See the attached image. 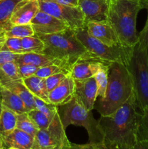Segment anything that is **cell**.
<instances>
[{"instance_id":"6da1fadb","label":"cell","mask_w":148,"mask_h":149,"mask_svg":"<svg viewBox=\"0 0 148 149\" xmlns=\"http://www.w3.org/2000/svg\"><path fill=\"white\" fill-rule=\"evenodd\" d=\"M134 93L112 114L101 116L98 120L103 142L110 149L130 148L138 141L140 113L137 111Z\"/></svg>"},{"instance_id":"7a4b0ae2","label":"cell","mask_w":148,"mask_h":149,"mask_svg":"<svg viewBox=\"0 0 148 149\" xmlns=\"http://www.w3.org/2000/svg\"><path fill=\"white\" fill-rule=\"evenodd\" d=\"M142 9L148 5L142 0H110L107 21L121 45L133 47L138 43L136 17Z\"/></svg>"},{"instance_id":"3957f363","label":"cell","mask_w":148,"mask_h":149,"mask_svg":"<svg viewBox=\"0 0 148 149\" xmlns=\"http://www.w3.org/2000/svg\"><path fill=\"white\" fill-rule=\"evenodd\" d=\"M133 93V83L126 65L117 63H110L105 97L97 99L94 109L101 116H108L124 104Z\"/></svg>"},{"instance_id":"277c9868","label":"cell","mask_w":148,"mask_h":149,"mask_svg":"<svg viewBox=\"0 0 148 149\" xmlns=\"http://www.w3.org/2000/svg\"><path fill=\"white\" fill-rule=\"evenodd\" d=\"M36 36L44 42L43 53L62 60L68 63L70 69L79 60L94 58L78 40L75 31L71 29L54 34Z\"/></svg>"},{"instance_id":"5b68a950","label":"cell","mask_w":148,"mask_h":149,"mask_svg":"<svg viewBox=\"0 0 148 149\" xmlns=\"http://www.w3.org/2000/svg\"><path fill=\"white\" fill-rule=\"evenodd\" d=\"M130 74L137 107L142 111L148 106V47L136 44L126 65Z\"/></svg>"},{"instance_id":"8992f818","label":"cell","mask_w":148,"mask_h":149,"mask_svg":"<svg viewBox=\"0 0 148 149\" xmlns=\"http://www.w3.org/2000/svg\"><path fill=\"white\" fill-rule=\"evenodd\" d=\"M59 117L65 130L69 125L84 127L89 135L91 143L103 142V135L98 120L93 116L92 111H88L78 103L74 97L70 103L58 106Z\"/></svg>"},{"instance_id":"52a82bcc","label":"cell","mask_w":148,"mask_h":149,"mask_svg":"<svg viewBox=\"0 0 148 149\" xmlns=\"http://www.w3.org/2000/svg\"><path fill=\"white\" fill-rule=\"evenodd\" d=\"M74 31L78 40L94 58L107 63H117L125 65L128 64L133 47L123 45L115 46L105 45L89 34L86 27Z\"/></svg>"},{"instance_id":"ba28073f","label":"cell","mask_w":148,"mask_h":149,"mask_svg":"<svg viewBox=\"0 0 148 149\" xmlns=\"http://www.w3.org/2000/svg\"><path fill=\"white\" fill-rule=\"evenodd\" d=\"M70 143L57 112L46 129L39 130L34 137L32 149L67 148Z\"/></svg>"},{"instance_id":"9c48e42d","label":"cell","mask_w":148,"mask_h":149,"mask_svg":"<svg viewBox=\"0 0 148 149\" xmlns=\"http://www.w3.org/2000/svg\"><path fill=\"white\" fill-rule=\"evenodd\" d=\"M40 10L62 20L73 30L86 27L84 15L78 7L65 5L48 0H39Z\"/></svg>"},{"instance_id":"30bf717a","label":"cell","mask_w":148,"mask_h":149,"mask_svg":"<svg viewBox=\"0 0 148 149\" xmlns=\"http://www.w3.org/2000/svg\"><path fill=\"white\" fill-rule=\"evenodd\" d=\"M36 35H49L60 33L70 29L64 22L39 10L30 22Z\"/></svg>"},{"instance_id":"8fae6325","label":"cell","mask_w":148,"mask_h":149,"mask_svg":"<svg viewBox=\"0 0 148 149\" xmlns=\"http://www.w3.org/2000/svg\"><path fill=\"white\" fill-rule=\"evenodd\" d=\"M97 95V85L94 77L85 79H75V96L79 104L88 111L94 108Z\"/></svg>"},{"instance_id":"7c38bea8","label":"cell","mask_w":148,"mask_h":149,"mask_svg":"<svg viewBox=\"0 0 148 149\" xmlns=\"http://www.w3.org/2000/svg\"><path fill=\"white\" fill-rule=\"evenodd\" d=\"M110 0H78V7L82 12L85 23L91 21H105Z\"/></svg>"},{"instance_id":"4fadbf2b","label":"cell","mask_w":148,"mask_h":149,"mask_svg":"<svg viewBox=\"0 0 148 149\" xmlns=\"http://www.w3.org/2000/svg\"><path fill=\"white\" fill-rule=\"evenodd\" d=\"M110 63L103 62L96 58H86L77 61L71 67L70 74L75 80L85 79L94 77L100 70Z\"/></svg>"},{"instance_id":"5bb4252c","label":"cell","mask_w":148,"mask_h":149,"mask_svg":"<svg viewBox=\"0 0 148 149\" xmlns=\"http://www.w3.org/2000/svg\"><path fill=\"white\" fill-rule=\"evenodd\" d=\"M39 10V0H22L15 7L7 24L23 25L30 23Z\"/></svg>"},{"instance_id":"9a60e30c","label":"cell","mask_w":148,"mask_h":149,"mask_svg":"<svg viewBox=\"0 0 148 149\" xmlns=\"http://www.w3.org/2000/svg\"><path fill=\"white\" fill-rule=\"evenodd\" d=\"M86 29L89 34L105 45L109 46L121 45L115 31L107 20L89 22L86 24Z\"/></svg>"},{"instance_id":"2e32d148","label":"cell","mask_w":148,"mask_h":149,"mask_svg":"<svg viewBox=\"0 0 148 149\" xmlns=\"http://www.w3.org/2000/svg\"><path fill=\"white\" fill-rule=\"evenodd\" d=\"M75 96V79L68 74L63 81L49 93V100L57 106L70 103Z\"/></svg>"},{"instance_id":"e0dca14e","label":"cell","mask_w":148,"mask_h":149,"mask_svg":"<svg viewBox=\"0 0 148 149\" xmlns=\"http://www.w3.org/2000/svg\"><path fill=\"white\" fill-rule=\"evenodd\" d=\"M16 63L31 64L38 68L49 65H59L68 70L70 72V67L67 63L62 60L59 59L51 55L44 53H23L17 55Z\"/></svg>"},{"instance_id":"ac0fdd59","label":"cell","mask_w":148,"mask_h":149,"mask_svg":"<svg viewBox=\"0 0 148 149\" xmlns=\"http://www.w3.org/2000/svg\"><path fill=\"white\" fill-rule=\"evenodd\" d=\"M1 139L3 145L8 148L32 149L34 142L33 137L17 128L10 135Z\"/></svg>"},{"instance_id":"d6986e66","label":"cell","mask_w":148,"mask_h":149,"mask_svg":"<svg viewBox=\"0 0 148 149\" xmlns=\"http://www.w3.org/2000/svg\"><path fill=\"white\" fill-rule=\"evenodd\" d=\"M3 87H6L12 93H15L24 102V104L27 109L28 112L32 109H35L34 95L29 91L23 82V79L15 80L3 84Z\"/></svg>"},{"instance_id":"ffe728a7","label":"cell","mask_w":148,"mask_h":149,"mask_svg":"<svg viewBox=\"0 0 148 149\" xmlns=\"http://www.w3.org/2000/svg\"><path fill=\"white\" fill-rule=\"evenodd\" d=\"M1 102L4 107L7 108L17 114L27 113L28 111L24 102L15 93H12L6 87L0 85Z\"/></svg>"},{"instance_id":"44dd1931","label":"cell","mask_w":148,"mask_h":149,"mask_svg":"<svg viewBox=\"0 0 148 149\" xmlns=\"http://www.w3.org/2000/svg\"><path fill=\"white\" fill-rule=\"evenodd\" d=\"M23 81L29 91L35 97H39L47 103H50L49 100V93L45 87L44 79H41L34 75L28 78L23 79Z\"/></svg>"},{"instance_id":"7402d4cb","label":"cell","mask_w":148,"mask_h":149,"mask_svg":"<svg viewBox=\"0 0 148 149\" xmlns=\"http://www.w3.org/2000/svg\"><path fill=\"white\" fill-rule=\"evenodd\" d=\"M17 113L7 108L4 107L0 115V138L10 135L16 129Z\"/></svg>"},{"instance_id":"603a6c76","label":"cell","mask_w":148,"mask_h":149,"mask_svg":"<svg viewBox=\"0 0 148 149\" xmlns=\"http://www.w3.org/2000/svg\"><path fill=\"white\" fill-rule=\"evenodd\" d=\"M7 38L16 37L23 39L27 36H34L35 31L32 27L31 23L23 25H10L6 24L0 26Z\"/></svg>"},{"instance_id":"cb8c5ba5","label":"cell","mask_w":148,"mask_h":149,"mask_svg":"<svg viewBox=\"0 0 148 149\" xmlns=\"http://www.w3.org/2000/svg\"><path fill=\"white\" fill-rule=\"evenodd\" d=\"M23 79L19 72L18 65L15 62H10L0 66V85L12 81Z\"/></svg>"},{"instance_id":"d4e9b609","label":"cell","mask_w":148,"mask_h":149,"mask_svg":"<svg viewBox=\"0 0 148 149\" xmlns=\"http://www.w3.org/2000/svg\"><path fill=\"white\" fill-rule=\"evenodd\" d=\"M21 42L24 53H43L44 50V42L36 35L23 38Z\"/></svg>"},{"instance_id":"484cf974","label":"cell","mask_w":148,"mask_h":149,"mask_svg":"<svg viewBox=\"0 0 148 149\" xmlns=\"http://www.w3.org/2000/svg\"><path fill=\"white\" fill-rule=\"evenodd\" d=\"M22 0H0V26L7 24L15 7Z\"/></svg>"},{"instance_id":"4316f807","label":"cell","mask_w":148,"mask_h":149,"mask_svg":"<svg viewBox=\"0 0 148 149\" xmlns=\"http://www.w3.org/2000/svg\"><path fill=\"white\" fill-rule=\"evenodd\" d=\"M16 128L24 131L26 133L29 134L32 137L34 138L36 135L39 129L33 124V122L30 120V118L28 116L27 113L17 114V125Z\"/></svg>"},{"instance_id":"83f0119b","label":"cell","mask_w":148,"mask_h":149,"mask_svg":"<svg viewBox=\"0 0 148 149\" xmlns=\"http://www.w3.org/2000/svg\"><path fill=\"white\" fill-rule=\"evenodd\" d=\"M109 65L100 70L94 77L97 85V99H103L105 97L106 90H107V84H108Z\"/></svg>"},{"instance_id":"f1b7e54d","label":"cell","mask_w":148,"mask_h":149,"mask_svg":"<svg viewBox=\"0 0 148 149\" xmlns=\"http://www.w3.org/2000/svg\"><path fill=\"white\" fill-rule=\"evenodd\" d=\"M28 116L39 130H44L50 125L51 120L46 114L38 109H32L27 112Z\"/></svg>"},{"instance_id":"f546056e","label":"cell","mask_w":148,"mask_h":149,"mask_svg":"<svg viewBox=\"0 0 148 149\" xmlns=\"http://www.w3.org/2000/svg\"><path fill=\"white\" fill-rule=\"evenodd\" d=\"M35 109H38L42 113L46 114L51 120L54 118L57 113L58 112V106L51 103H47L41 99L36 97L34 96Z\"/></svg>"},{"instance_id":"4dcf8cb0","label":"cell","mask_w":148,"mask_h":149,"mask_svg":"<svg viewBox=\"0 0 148 149\" xmlns=\"http://www.w3.org/2000/svg\"><path fill=\"white\" fill-rule=\"evenodd\" d=\"M141 112L138 126V141L148 142V106Z\"/></svg>"},{"instance_id":"1f68e13d","label":"cell","mask_w":148,"mask_h":149,"mask_svg":"<svg viewBox=\"0 0 148 149\" xmlns=\"http://www.w3.org/2000/svg\"><path fill=\"white\" fill-rule=\"evenodd\" d=\"M21 39L20 38L16 37L7 38L1 50L7 51V52L17 54V55L23 54L24 52H23V47H22Z\"/></svg>"},{"instance_id":"d6a6232c","label":"cell","mask_w":148,"mask_h":149,"mask_svg":"<svg viewBox=\"0 0 148 149\" xmlns=\"http://www.w3.org/2000/svg\"><path fill=\"white\" fill-rule=\"evenodd\" d=\"M59 73H64L66 74H70L69 71L67 70L66 68L59 66V65H54L39 68L36 73V76L41 79H46L51 76L55 75V74H59Z\"/></svg>"},{"instance_id":"836d02e7","label":"cell","mask_w":148,"mask_h":149,"mask_svg":"<svg viewBox=\"0 0 148 149\" xmlns=\"http://www.w3.org/2000/svg\"><path fill=\"white\" fill-rule=\"evenodd\" d=\"M67 75L68 74H64V73H59V74H55V75H52L51 77L44 79L45 87H46L47 93H49L54 89L56 88L63 81V79L66 77Z\"/></svg>"},{"instance_id":"e575fe53","label":"cell","mask_w":148,"mask_h":149,"mask_svg":"<svg viewBox=\"0 0 148 149\" xmlns=\"http://www.w3.org/2000/svg\"><path fill=\"white\" fill-rule=\"evenodd\" d=\"M20 72V77L23 79L28 78L32 76L36 75V73L38 70V67L31 64L27 63H17Z\"/></svg>"},{"instance_id":"d590c367","label":"cell","mask_w":148,"mask_h":149,"mask_svg":"<svg viewBox=\"0 0 148 149\" xmlns=\"http://www.w3.org/2000/svg\"><path fill=\"white\" fill-rule=\"evenodd\" d=\"M68 149H110L107 146L104 142L91 143L86 144H75L70 143Z\"/></svg>"},{"instance_id":"8d00e7d4","label":"cell","mask_w":148,"mask_h":149,"mask_svg":"<svg viewBox=\"0 0 148 149\" xmlns=\"http://www.w3.org/2000/svg\"><path fill=\"white\" fill-rule=\"evenodd\" d=\"M138 44L142 47H148V17L143 29L138 34Z\"/></svg>"},{"instance_id":"74e56055","label":"cell","mask_w":148,"mask_h":149,"mask_svg":"<svg viewBox=\"0 0 148 149\" xmlns=\"http://www.w3.org/2000/svg\"><path fill=\"white\" fill-rule=\"evenodd\" d=\"M17 54L7 51H0V66L10 62H15L17 59Z\"/></svg>"},{"instance_id":"f35d334b","label":"cell","mask_w":148,"mask_h":149,"mask_svg":"<svg viewBox=\"0 0 148 149\" xmlns=\"http://www.w3.org/2000/svg\"><path fill=\"white\" fill-rule=\"evenodd\" d=\"M121 149H148V142L144 141H138L135 145L130 148H121Z\"/></svg>"},{"instance_id":"ab89813d","label":"cell","mask_w":148,"mask_h":149,"mask_svg":"<svg viewBox=\"0 0 148 149\" xmlns=\"http://www.w3.org/2000/svg\"><path fill=\"white\" fill-rule=\"evenodd\" d=\"M48 1H55V2L59 3V4L73 6V7H78V0H48Z\"/></svg>"},{"instance_id":"60d3db41","label":"cell","mask_w":148,"mask_h":149,"mask_svg":"<svg viewBox=\"0 0 148 149\" xmlns=\"http://www.w3.org/2000/svg\"><path fill=\"white\" fill-rule=\"evenodd\" d=\"M6 39H7V37H6L5 35H4V32H3V31L0 29V51H1V48H2V46L3 45H4V42H5Z\"/></svg>"},{"instance_id":"b9f144b4","label":"cell","mask_w":148,"mask_h":149,"mask_svg":"<svg viewBox=\"0 0 148 149\" xmlns=\"http://www.w3.org/2000/svg\"><path fill=\"white\" fill-rule=\"evenodd\" d=\"M3 108H4V106H3V105H2V102H1V93H0V115H1V111H2V110H3Z\"/></svg>"},{"instance_id":"7bdbcfd3","label":"cell","mask_w":148,"mask_h":149,"mask_svg":"<svg viewBox=\"0 0 148 149\" xmlns=\"http://www.w3.org/2000/svg\"><path fill=\"white\" fill-rule=\"evenodd\" d=\"M4 145H3V142H2V141H1V138H0V149H2L3 148H4Z\"/></svg>"},{"instance_id":"ee69618b","label":"cell","mask_w":148,"mask_h":149,"mask_svg":"<svg viewBox=\"0 0 148 149\" xmlns=\"http://www.w3.org/2000/svg\"><path fill=\"white\" fill-rule=\"evenodd\" d=\"M142 1H143L145 4H147L148 5V0H142Z\"/></svg>"},{"instance_id":"f6af8a7d","label":"cell","mask_w":148,"mask_h":149,"mask_svg":"<svg viewBox=\"0 0 148 149\" xmlns=\"http://www.w3.org/2000/svg\"><path fill=\"white\" fill-rule=\"evenodd\" d=\"M68 147H67V148H55V149H68Z\"/></svg>"},{"instance_id":"bcb514c9","label":"cell","mask_w":148,"mask_h":149,"mask_svg":"<svg viewBox=\"0 0 148 149\" xmlns=\"http://www.w3.org/2000/svg\"><path fill=\"white\" fill-rule=\"evenodd\" d=\"M9 149H16V148H9Z\"/></svg>"},{"instance_id":"7dc6e473","label":"cell","mask_w":148,"mask_h":149,"mask_svg":"<svg viewBox=\"0 0 148 149\" xmlns=\"http://www.w3.org/2000/svg\"><path fill=\"white\" fill-rule=\"evenodd\" d=\"M2 149H6V148H2ZM8 149H9V148H8Z\"/></svg>"}]
</instances>
